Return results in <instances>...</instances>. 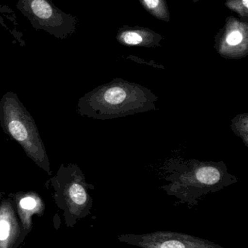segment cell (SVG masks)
I'll list each match as a JSON object with an SVG mask.
<instances>
[{"label": "cell", "instance_id": "3", "mask_svg": "<svg viewBox=\"0 0 248 248\" xmlns=\"http://www.w3.org/2000/svg\"><path fill=\"white\" fill-rule=\"evenodd\" d=\"M0 125L29 158L52 176L49 157L34 119L13 92L6 93L0 100Z\"/></svg>", "mask_w": 248, "mask_h": 248}, {"label": "cell", "instance_id": "1", "mask_svg": "<svg viewBox=\"0 0 248 248\" xmlns=\"http://www.w3.org/2000/svg\"><path fill=\"white\" fill-rule=\"evenodd\" d=\"M168 183L162 186L169 195L182 202L196 204L202 195L221 190L237 179L230 174L223 161H200L198 159L172 157L161 168Z\"/></svg>", "mask_w": 248, "mask_h": 248}, {"label": "cell", "instance_id": "14", "mask_svg": "<svg viewBox=\"0 0 248 248\" xmlns=\"http://www.w3.org/2000/svg\"><path fill=\"white\" fill-rule=\"evenodd\" d=\"M3 195H4V192H0V199L2 198Z\"/></svg>", "mask_w": 248, "mask_h": 248}, {"label": "cell", "instance_id": "7", "mask_svg": "<svg viewBox=\"0 0 248 248\" xmlns=\"http://www.w3.org/2000/svg\"><path fill=\"white\" fill-rule=\"evenodd\" d=\"M25 237L14 201L8 197L0 203V248H17Z\"/></svg>", "mask_w": 248, "mask_h": 248}, {"label": "cell", "instance_id": "2", "mask_svg": "<svg viewBox=\"0 0 248 248\" xmlns=\"http://www.w3.org/2000/svg\"><path fill=\"white\" fill-rule=\"evenodd\" d=\"M157 100L151 90L116 78L83 95L77 113L98 120L118 119L156 110Z\"/></svg>", "mask_w": 248, "mask_h": 248}, {"label": "cell", "instance_id": "5", "mask_svg": "<svg viewBox=\"0 0 248 248\" xmlns=\"http://www.w3.org/2000/svg\"><path fill=\"white\" fill-rule=\"evenodd\" d=\"M17 7L36 30L65 39L75 29V19L60 10L52 0H17Z\"/></svg>", "mask_w": 248, "mask_h": 248}, {"label": "cell", "instance_id": "10", "mask_svg": "<svg viewBox=\"0 0 248 248\" xmlns=\"http://www.w3.org/2000/svg\"><path fill=\"white\" fill-rule=\"evenodd\" d=\"M125 43L129 45H138L142 42L143 39L138 33L134 32H127L122 36Z\"/></svg>", "mask_w": 248, "mask_h": 248}, {"label": "cell", "instance_id": "13", "mask_svg": "<svg viewBox=\"0 0 248 248\" xmlns=\"http://www.w3.org/2000/svg\"><path fill=\"white\" fill-rule=\"evenodd\" d=\"M243 4H244L246 8L248 7V0H243Z\"/></svg>", "mask_w": 248, "mask_h": 248}, {"label": "cell", "instance_id": "9", "mask_svg": "<svg viewBox=\"0 0 248 248\" xmlns=\"http://www.w3.org/2000/svg\"><path fill=\"white\" fill-rule=\"evenodd\" d=\"M231 128L236 134L242 137L245 144L248 146V114H242L234 118Z\"/></svg>", "mask_w": 248, "mask_h": 248}, {"label": "cell", "instance_id": "6", "mask_svg": "<svg viewBox=\"0 0 248 248\" xmlns=\"http://www.w3.org/2000/svg\"><path fill=\"white\" fill-rule=\"evenodd\" d=\"M119 240L141 248H223L208 240L173 232L124 234L119 236Z\"/></svg>", "mask_w": 248, "mask_h": 248}, {"label": "cell", "instance_id": "4", "mask_svg": "<svg viewBox=\"0 0 248 248\" xmlns=\"http://www.w3.org/2000/svg\"><path fill=\"white\" fill-rule=\"evenodd\" d=\"M46 186L52 188L55 202L67 217H84L91 208L89 190L94 186L86 182L83 170L76 163L61 164L56 174L47 181Z\"/></svg>", "mask_w": 248, "mask_h": 248}, {"label": "cell", "instance_id": "11", "mask_svg": "<svg viewBox=\"0 0 248 248\" xmlns=\"http://www.w3.org/2000/svg\"><path fill=\"white\" fill-rule=\"evenodd\" d=\"M243 35L239 31H234L227 37V42L231 46H237L243 42Z\"/></svg>", "mask_w": 248, "mask_h": 248}, {"label": "cell", "instance_id": "12", "mask_svg": "<svg viewBox=\"0 0 248 248\" xmlns=\"http://www.w3.org/2000/svg\"><path fill=\"white\" fill-rule=\"evenodd\" d=\"M147 5L148 6L149 8H155L158 6L160 0H144Z\"/></svg>", "mask_w": 248, "mask_h": 248}, {"label": "cell", "instance_id": "8", "mask_svg": "<svg viewBox=\"0 0 248 248\" xmlns=\"http://www.w3.org/2000/svg\"><path fill=\"white\" fill-rule=\"evenodd\" d=\"M8 197L14 201L16 213L21 224L23 234L26 237L32 231V217L42 216L45 204L41 197L34 192H19L10 193Z\"/></svg>", "mask_w": 248, "mask_h": 248}]
</instances>
